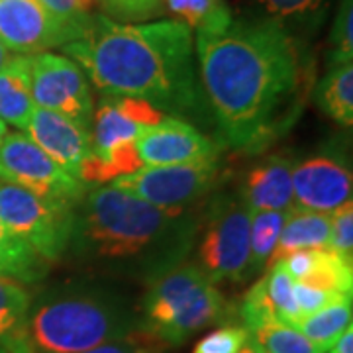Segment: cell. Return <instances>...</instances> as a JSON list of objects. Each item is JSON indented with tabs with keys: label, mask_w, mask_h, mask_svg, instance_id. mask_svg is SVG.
I'll list each match as a JSON object with an SVG mask.
<instances>
[{
	"label": "cell",
	"mask_w": 353,
	"mask_h": 353,
	"mask_svg": "<svg viewBox=\"0 0 353 353\" xmlns=\"http://www.w3.org/2000/svg\"><path fill=\"white\" fill-rule=\"evenodd\" d=\"M204 101L222 145L263 152L303 108L299 48L277 20H238L220 34H196Z\"/></svg>",
	"instance_id": "1"
},
{
	"label": "cell",
	"mask_w": 353,
	"mask_h": 353,
	"mask_svg": "<svg viewBox=\"0 0 353 353\" xmlns=\"http://www.w3.org/2000/svg\"><path fill=\"white\" fill-rule=\"evenodd\" d=\"M61 50L102 97H134L176 118L204 106L192 30L176 20L120 24L94 14L87 32Z\"/></svg>",
	"instance_id": "2"
},
{
	"label": "cell",
	"mask_w": 353,
	"mask_h": 353,
	"mask_svg": "<svg viewBox=\"0 0 353 353\" xmlns=\"http://www.w3.org/2000/svg\"><path fill=\"white\" fill-rule=\"evenodd\" d=\"M199 222L190 210L161 208L114 185L88 189L75 208L69 250L79 263L138 277L145 285L185 263Z\"/></svg>",
	"instance_id": "3"
},
{
	"label": "cell",
	"mask_w": 353,
	"mask_h": 353,
	"mask_svg": "<svg viewBox=\"0 0 353 353\" xmlns=\"http://www.w3.org/2000/svg\"><path fill=\"white\" fill-rule=\"evenodd\" d=\"M126 299L102 287L69 285L46 290L30 304L26 343L30 353H83L126 340L141 330Z\"/></svg>",
	"instance_id": "4"
},
{
	"label": "cell",
	"mask_w": 353,
	"mask_h": 353,
	"mask_svg": "<svg viewBox=\"0 0 353 353\" xmlns=\"http://www.w3.org/2000/svg\"><path fill=\"white\" fill-rule=\"evenodd\" d=\"M224 294L199 265L181 263L148 283L139 303L141 326L169 345L230 318Z\"/></svg>",
	"instance_id": "5"
},
{
	"label": "cell",
	"mask_w": 353,
	"mask_h": 353,
	"mask_svg": "<svg viewBox=\"0 0 353 353\" xmlns=\"http://www.w3.org/2000/svg\"><path fill=\"white\" fill-rule=\"evenodd\" d=\"M250 218L252 212L240 194H220L210 202L199 245V267L214 285H241L252 279Z\"/></svg>",
	"instance_id": "6"
},
{
	"label": "cell",
	"mask_w": 353,
	"mask_h": 353,
	"mask_svg": "<svg viewBox=\"0 0 353 353\" xmlns=\"http://www.w3.org/2000/svg\"><path fill=\"white\" fill-rule=\"evenodd\" d=\"M0 220L8 232L28 243L46 263L69 252L75 208L39 199L28 190L0 181Z\"/></svg>",
	"instance_id": "7"
},
{
	"label": "cell",
	"mask_w": 353,
	"mask_h": 353,
	"mask_svg": "<svg viewBox=\"0 0 353 353\" xmlns=\"http://www.w3.org/2000/svg\"><path fill=\"white\" fill-rule=\"evenodd\" d=\"M0 181L39 199L77 208L90 189L39 150L24 132H8L0 145Z\"/></svg>",
	"instance_id": "8"
},
{
	"label": "cell",
	"mask_w": 353,
	"mask_h": 353,
	"mask_svg": "<svg viewBox=\"0 0 353 353\" xmlns=\"http://www.w3.org/2000/svg\"><path fill=\"white\" fill-rule=\"evenodd\" d=\"M220 173V157H214L194 163L141 167L136 173L120 176L110 185L161 208L190 210V206L212 192Z\"/></svg>",
	"instance_id": "9"
},
{
	"label": "cell",
	"mask_w": 353,
	"mask_h": 353,
	"mask_svg": "<svg viewBox=\"0 0 353 353\" xmlns=\"http://www.w3.org/2000/svg\"><path fill=\"white\" fill-rule=\"evenodd\" d=\"M32 97L46 108L90 132L94 99L85 71L67 55L43 51L32 55Z\"/></svg>",
	"instance_id": "10"
},
{
	"label": "cell",
	"mask_w": 353,
	"mask_h": 353,
	"mask_svg": "<svg viewBox=\"0 0 353 353\" xmlns=\"http://www.w3.org/2000/svg\"><path fill=\"white\" fill-rule=\"evenodd\" d=\"M81 36V30L57 20L38 0H0V41L16 55L63 48Z\"/></svg>",
	"instance_id": "11"
},
{
	"label": "cell",
	"mask_w": 353,
	"mask_h": 353,
	"mask_svg": "<svg viewBox=\"0 0 353 353\" xmlns=\"http://www.w3.org/2000/svg\"><path fill=\"white\" fill-rule=\"evenodd\" d=\"M136 148L143 167L194 163L220 157L222 152L220 141L176 116H165L159 124L145 128L136 139Z\"/></svg>",
	"instance_id": "12"
},
{
	"label": "cell",
	"mask_w": 353,
	"mask_h": 353,
	"mask_svg": "<svg viewBox=\"0 0 353 353\" xmlns=\"http://www.w3.org/2000/svg\"><path fill=\"white\" fill-rule=\"evenodd\" d=\"M352 201V171L332 155H312L292 165V202L296 208L330 214Z\"/></svg>",
	"instance_id": "13"
},
{
	"label": "cell",
	"mask_w": 353,
	"mask_h": 353,
	"mask_svg": "<svg viewBox=\"0 0 353 353\" xmlns=\"http://www.w3.org/2000/svg\"><path fill=\"white\" fill-rule=\"evenodd\" d=\"M165 118L153 104L134 97H102L90 124V152H104L138 136Z\"/></svg>",
	"instance_id": "14"
},
{
	"label": "cell",
	"mask_w": 353,
	"mask_h": 353,
	"mask_svg": "<svg viewBox=\"0 0 353 353\" xmlns=\"http://www.w3.org/2000/svg\"><path fill=\"white\" fill-rule=\"evenodd\" d=\"M24 134L67 173L79 179V169L90 152V132L61 114L38 108Z\"/></svg>",
	"instance_id": "15"
},
{
	"label": "cell",
	"mask_w": 353,
	"mask_h": 353,
	"mask_svg": "<svg viewBox=\"0 0 353 353\" xmlns=\"http://www.w3.org/2000/svg\"><path fill=\"white\" fill-rule=\"evenodd\" d=\"M292 159L289 157H267L253 165L243 179L240 199L250 212L275 210L287 212L292 202Z\"/></svg>",
	"instance_id": "16"
},
{
	"label": "cell",
	"mask_w": 353,
	"mask_h": 353,
	"mask_svg": "<svg viewBox=\"0 0 353 353\" xmlns=\"http://www.w3.org/2000/svg\"><path fill=\"white\" fill-rule=\"evenodd\" d=\"M34 110L32 55H12L0 71V120L24 132Z\"/></svg>",
	"instance_id": "17"
},
{
	"label": "cell",
	"mask_w": 353,
	"mask_h": 353,
	"mask_svg": "<svg viewBox=\"0 0 353 353\" xmlns=\"http://www.w3.org/2000/svg\"><path fill=\"white\" fill-rule=\"evenodd\" d=\"M304 250H330V214L292 206L287 210L277 248L269 259V265Z\"/></svg>",
	"instance_id": "18"
},
{
	"label": "cell",
	"mask_w": 353,
	"mask_h": 353,
	"mask_svg": "<svg viewBox=\"0 0 353 353\" xmlns=\"http://www.w3.org/2000/svg\"><path fill=\"white\" fill-rule=\"evenodd\" d=\"M143 167L136 141L118 143L104 152H88L79 169V179L88 187L110 185L120 176L132 175Z\"/></svg>",
	"instance_id": "19"
},
{
	"label": "cell",
	"mask_w": 353,
	"mask_h": 353,
	"mask_svg": "<svg viewBox=\"0 0 353 353\" xmlns=\"http://www.w3.org/2000/svg\"><path fill=\"white\" fill-rule=\"evenodd\" d=\"M32 296L24 285L0 277V341L12 353H30L26 343V320Z\"/></svg>",
	"instance_id": "20"
},
{
	"label": "cell",
	"mask_w": 353,
	"mask_h": 353,
	"mask_svg": "<svg viewBox=\"0 0 353 353\" xmlns=\"http://www.w3.org/2000/svg\"><path fill=\"white\" fill-rule=\"evenodd\" d=\"M318 108L338 122L350 128L353 124V63L330 67L314 90Z\"/></svg>",
	"instance_id": "21"
},
{
	"label": "cell",
	"mask_w": 353,
	"mask_h": 353,
	"mask_svg": "<svg viewBox=\"0 0 353 353\" xmlns=\"http://www.w3.org/2000/svg\"><path fill=\"white\" fill-rule=\"evenodd\" d=\"M241 326L263 353H324L292 324L275 316H261Z\"/></svg>",
	"instance_id": "22"
},
{
	"label": "cell",
	"mask_w": 353,
	"mask_h": 353,
	"mask_svg": "<svg viewBox=\"0 0 353 353\" xmlns=\"http://www.w3.org/2000/svg\"><path fill=\"white\" fill-rule=\"evenodd\" d=\"M48 275V263L28 243L8 232L0 220V277L34 285Z\"/></svg>",
	"instance_id": "23"
},
{
	"label": "cell",
	"mask_w": 353,
	"mask_h": 353,
	"mask_svg": "<svg viewBox=\"0 0 353 353\" xmlns=\"http://www.w3.org/2000/svg\"><path fill=\"white\" fill-rule=\"evenodd\" d=\"M165 12L196 34H220L234 22L226 0H165Z\"/></svg>",
	"instance_id": "24"
},
{
	"label": "cell",
	"mask_w": 353,
	"mask_h": 353,
	"mask_svg": "<svg viewBox=\"0 0 353 353\" xmlns=\"http://www.w3.org/2000/svg\"><path fill=\"white\" fill-rule=\"evenodd\" d=\"M292 326L318 350L328 352L341 334L352 326V299L324 306L312 314L301 316Z\"/></svg>",
	"instance_id": "25"
},
{
	"label": "cell",
	"mask_w": 353,
	"mask_h": 353,
	"mask_svg": "<svg viewBox=\"0 0 353 353\" xmlns=\"http://www.w3.org/2000/svg\"><path fill=\"white\" fill-rule=\"evenodd\" d=\"M287 212L261 210L250 218V277L267 269L269 259L277 248L279 236Z\"/></svg>",
	"instance_id": "26"
},
{
	"label": "cell",
	"mask_w": 353,
	"mask_h": 353,
	"mask_svg": "<svg viewBox=\"0 0 353 353\" xmlns=\"http://www.w3.org/2000/svg\"><path fill=\"white\" fill-rule=\"evenodd\" d=\"M301 283L352 296L353 265L345 263L330 250H316L314 267Z\"/></svg>",
	"instance_id": "27"
},
{
	"label": "cell",
	"mask_w": 353,
	"mask_h": 353,
	"mask_svg": "<svg viewBox=\"0 0 353 353\" xmlns=\"http://www.w3.org/2000/svg\"><path fill=\"white\" fill-rule=\"evenodd\" d=\"M263 279L265 294H267V301H269L273 314L277 316L279 320L294 324L301 318L299 306L294 301V290H292L294 279L290 277L283 261L267 265V273H265Z\"/></svg>",
	"instance_id": "28"
},
{
	"label": "cell",
	"mask_w": 353,
	"mask_h": 353,
	"mask_svg": "<svg viewBox=\"0 0 353 353\" xmlns=\"http://www.w3.org/2000/svg\"><path fill=\"white\" fill-rule=\"evenodd\" d=\"M97 6L120 24H143L165 12V0H97Z\"/></svg>",
	"instance_id": "29"
},
{
	"label": "cell",
	"mask_w": 353,
	"mask_h": 353,
	"mask_svg": "<svg viewBox=\"0 0 353 353\" xmlns=\"http://www.w3.org/2000/svg\"><path fill=\"white\" fill-rule=\"evenodd\" d=\"M330 67L353 63V0H341L330 32Z\"/></svg>",
	"instance_id": "30"
},
{
	"label": "cell",
	"mask_w": 353,
	"mask_h": 353,
	"mask_svg": "<svg viewBox=\"0 0 353 353\" xmlns=\"http://www.w3.org/2000/svg\"><path fill=\"white\" fill-rule=\"evenodd\" d=\"M330 252L353 265V202L347 201L330 212Z\"/></svg>",
	"instance_id": "31"
},
{
	"label": "cell",
	"mask_w": 353,
	"mask_h": 353,
	"mask_svg": "<svg viewBox=\"0 0 353 353\" xmlns=\"http://www.w3.org/2000/svg\"><path fill=\"white\" fill-rule=\"evenodd\" d=\"M248 340H250V334L243 326L226 324L201 338L194 343L190 353H240Z\"/></svg>",
	"instance_id": "32"
},
{
	"label": "cell",
	"mask_w": 353,
	"mask_h": 353,
	"mask_svg": "<svg viewBox=\"0 0 353 353\" xmlns=\"http://www.w3.org/2000/svg\"><path fill=\"white\" fill-rule=\"evenodd\" d=\"M38 2L57 20L73 26L83 34L92 22L94 6H97V0H38Z\"/></svg>",
	"instance_id": "33"
},
{
	"label": "cell",
	"mask_w": 353,
	"mask_h": 353,
	"mask_svg": "<svg viewBox=\"0 0 353 353\" xmlns=\"http://www.w3.org/2000/svg\"><path fill=\"white\" fill-rule=\"evenodd\" d=\"M165 350H167V345L163 341L157 340L145 328H141L136 334L128 336L126 340L104 343V345H99L94 350L83 353H163Z\"/></svg>",
	"instance_id": "34"
},
{
	"label": "cell",
	"mask_w": 353,
	"mask_h": 353,
	"mask_svg": "<svg viewBox=\"0 0 353 353\" xmlns=\"http://www.w3.org/2000/svg\"><path fill=\"white\" fill-rule=\"evenodd\" d=\"M292 290H294V301H296L301 316L312 314V312L324 308V306L340 303V301H345V299H352L347 294H338V292H332V290L318 289V287L306 285V283H301V281H294Z\"/></svg>",
	"instance_id": "35"
},
{
	"label": "cell",
	"mask_w": 353,
	"mask_h": 353,
	"mask_svg": "<svg viewBox=\"0 0 353 353\" xmlns=\"http://www.w3.org/2000/svg\"><path fill=\"white\" fill-rule=\"evenodd\" d=\"M324 0H261L265 8L279 18H289L316 10Z\"/></svg>",
	"instance_id": "36"
},
{
	"label": "cell",
	"mask_w": 353,
	"mask_h": 353,
	"mask_svg": "<svg viewBox=\"0 0 353 353\" xmlns=\"http://www.w3.org/2000/svg\"><path fill=\"white\" fill-rule=\"evenodd\" d=\"M328 352L330 353H353V328L352 326H350V328L341 334L340 338H338V341H336V343L330 347Z\"/></svg>",
	"instance_id": "37"
},
{
	"label": "cell",
	"mask_w": 353,
	"mask_h": 353,
	"mask_svg": "<svg viewBox=\"0 0 353 353\" xmlns=\"http://www.w3.org/2000/svg\"><path fill=\"white\" fill-rule=\"evenodd\" d=\"M12 55H10V51H8V48L0 41V71H2V67L8 63V59H10Z\"/></svg>",
	"instance_id": "38"
},
{
	"label": "cell",
	"mask_w": 353,
	"mask_h": 353,
	"mask_svg": "<svg viewBox=\"0 0 353 353\" xmlns=\"http://www.w3.org/2000/svg\"><path fill=\"white\" fill-rule=\"evenodd\" d=\"M240 353H263V352H261V350H259V347H257V345H255L252 340H248V343L241 347Z\"/></svg>",
	"instance_id": "39"
},
{
	"label": "cell",
	"mask_w": 353,
	"mask_h": 353,
	"mask_svg": "<svg viewBox=\"0 0 353 353\" xmlns=\"http://www.w3.org/2000/svg\"><path fill=\"white\" fill-rule=\"evenodd\" d=\"M6 136H8V126L0 120V145H2V141L6 139Z\"/></svg>",
	"instance_id": "40"
},
{
	"label": "cell",
	"mask_w": 353,
	"mask_h": 353,
	"mask_svg": "<svg viewBox=\"0 0 353 353\" xmlns=\"http://www.w3.org/2000/svg\"><path fill=\"white\" fill-rule=\"evenodd\" d=\"M0 353H12V352H10V350H8V347H6V345L0 341Z\"/></svg>",
	"instance_id": "41"
}]
</instances>
